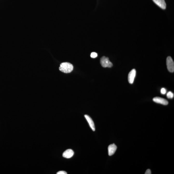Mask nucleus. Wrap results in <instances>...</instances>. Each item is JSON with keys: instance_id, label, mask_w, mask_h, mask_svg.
<instances>
[{"instance_id": "obj_2", "label": "nucleus", "mask_w": 174, "mask_h": 174, "mask_svg": "<svg viewBox=\"0 0 174 174\" xmlns=\"http://www.w3.org/2000/svg\"><path fill=\"white\" fill-rule=\"evenodd\" d=\"M100 63L102 66L103 67L110 68L112 67L113 64L109 60L107 57L103 56L100 59Z\"/></svg>"}, {"instance_id": "obj_13", "label": "nucleus", "mask_w": 174, "mask_h": 174, "mask_svg": "<svg viewBox=\"0 0 174 174\" xmlns=\"http://www.w3.org/2000/svg\"><path fill=\"white\" fill-rule=\"evenodd\" d=\"M57 174H67V173L65 171H60L57 173Z\"/></svg>"}, {"instance_id": "obj_14", "label": "nucleus", "mask_w": 174, "mask_h": 174, "mask_svg": "<svg viewBox=\"0 0 174 174\" xmlns=\"http://www.w3.org/2000/svg\"><path fill=\"white\" fill-rule=\"evenodd\" d=\"M145 174H151V170L150 169H147L145 172Z\"/></svg>"}, {"instance_id": "obj_8", "label": "nucleus", "mask_w": 174, "mask_h": 174, "mask_svg": "<svg viewBox=\"0 0 174 174\" xmlns=\"http://www.w3.org/2000/svg\"><path fill=\"white\" fill-rule=\"evenodd\" d=\"M85 117L86 120H87V121L90 127H91V129L93 131H95V124H94L93 121L92 119L90 117L87 115H85Z\"/></svg>"}, {"instance_id": "obj_4", "label": "nucleus", "mask_w": 174, "mask_h": 174, "mask_svg": "<svg viewBox=\"0 0 174 174\" xmlns=\"http://www.w3.org/2000/svg\"><path fill=\"white\" fill-rule=\"evenodd\" d=\"M136 71L135 69H133L128 74V82L131 84L133 83L134 79L136 75Z\"/></svg>"}, {"instance_id": "obj_12", "label": "nucleus", "mask_w": 174, "mask_h": 174, "mask_svg": "<svg viewBox=\"0 0 174 174\" xmlns=\"http://www.w3.org/2000/svg\"><path fill=\"white\" fill-rule=\"evenodd\" d=\"M161 92L162 94L164 95L166 93V89L164 88H162L161 89Z\"/></svg>"}, {"instance_id": "obj_9", "label": "nucleus", "mask_w": 174, "mask_h": 174, "mask_svg": "<svg viewBox=\"0 0 174 174\" xmlns=\"http://www.w3.org/2000/svg\"><path fill=\"white\" fill-rule=\"evenodd\" d=\"M156 5L162 9L164 10L166 8V4L164 0H152Z\"/></svg>"}, {"instance_id": "obj_10", "label": "nucleus", "mask_w": 174, "mask_h": 174, "mask_svg": "<svg viewBox=\"0 0 174 174\" xmlns=\"http://www.w3.org/2000/svg\"><path fill=\"white\" fill-rule=\"evenodd\" d=\"M167 96L169 99H172L174 97V94L171 91L167 93Z\"/></svg>"}, {"instance_id": "obj_7", "label": "nucleus", "mask_w": 174, "mask_h": 174, "mask_svg": "<svg viewBox=\"0 0 174 174\" xmlns=\"http://www.w3.org/2000/svg\"><path fill=\"white\" fill-rule=\"evenodd\" d=\"M117 147L115 144H110L108 147V152L109 156H112L115 153Z\"/></svg>"}, {"instance_id": "obj_5", "label": "nucleus", "mask_w": 174, "mask_h": 174, "mask_svg": "<svg viewBox=\"0 0 174 174\" xmlns=\"http://www.w3.org/2000/svg\"><path fill=\"white\" fill-rule=\"evenodd\" d=\"M153 100L155 103H160L164 105H167L168 104V102L166 100L161 98L156 97L154 98Z\"/></svg>"}, {"instance_id": "obj_1", "label": "nucleus", "mask_w": 174, "mask_h": 174, "mask_svg": "<svg viewBox=\"0 0 174 174\" xmlns=\"http://www.w3.org/2000/svg\"><path fill=\"white\" fill-rule=\"evenodd\" d=\"M59 69L62 72L65 73H68L73 71V66L71 63L68 62H64L61 64Z\"/></svg>"}, {"instance_id": "obj_11", "label": "nucleus", "mask_w": 174, "mask_h": 174, "mask_svg": "<svg viewBox=\"0 0 174 174\" xmlns=\"http://www.w3.org/2000/svg\"><path fill=\"white\" fill-rule=\"evenodd\" d=\"M98 56V54L95 52H92L91 54V57L92 58H95Z\"/></svg>"}, {"instance_id": "obj_3", "label": "nucleus", "mask_w": 174, "mask_h": 174, "mask_svg": "<svg viewBox=\"0 0 174 174\" xmlns=\"http://www.w3.org/2000/svg\"><path fill=\"white\" fill-rule=\"evenodd\" d=\"M166 64L168 71L171 72L174 71V63L172 58L171 57H168L166 59Z\"/></svg>"}, {"instance_id": "obj_6", "label": "nucleus", "mask_w": 174, "mask_h": 174, "mask_svg": "<svg viewBox=\"0 0 174 174\" xmlns=\"http://www.w3.org/2000/svg\"><path fill=\"white\" fill-rule=\"evenodd\" d=\"M74 152L72 150L68 149L66 150L63 152V156L66 158H70L72 157L74 155Z\"/></svg>"}]
</instances>
